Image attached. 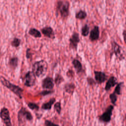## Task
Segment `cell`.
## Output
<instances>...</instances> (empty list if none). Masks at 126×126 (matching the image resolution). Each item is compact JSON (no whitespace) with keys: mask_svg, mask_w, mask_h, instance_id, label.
I'll return each mask as SVG.
<instances>
[{"mask_svg":"<svg viewBox=\"0 0 126 126\" xmlns=\"http://www.w3.org/2000/svg\"><path fill=\"white\" fill-rule=\"evenodd\" d=\"M21 43V40L18 38H14L11 42V45L14 47H18Z\"/></svg>","mask_w":126,"mask_h":126,"instance_id":"d4e9b609","label":"cell"},{"mask_svg":"<svg viewBox=\"0 0 126 126\" xmlns=\"http://www.w3.org/2000/svg\"><path fill=\"white\" fill-rule=\"evenodd\" d=\"M54 109L56 111V112L59 114H60L61 112V104L60 102H56L54 105Z\"/></svg>","mask_w":126,"mask_h":126,"instance_id":"4316f807","label":"cell"},{"mask_svg":"<svg viewBox=\"0 0 126 126\" xmlns=\"http://www.w3.org/2000/svg\"><path fill=\"white\" fill-rule=\"evenodd\" d=\"M90 32V28L86 24L84 25L81 29V34L83 36H87L88 35Z\"/></svg>","mask_w":126,"mask_h":126,"instance_id":"7402d4cb","label":"cell"},{"mask_svg":"<svg viewBox=\"0 0 126 126\" xmlns=\"http://www.w3.org/2000/svg\"><path fill=\"white\" fill-rule=\"evenodd\" d=\"M72 64L74 66V68L75 69L76 72L79 74L83 71V66L81 63V62L77 60V59H74L72 61Z\"/></svg>","mask_w":126,"mask_h":126,"instance_id":"9a60e30c","label":"cell"},{"mask_svg":"<svg viewBox=\"0 0 126 126\" xmlns=\"http://www.w3.org/2000/svg\"><path fill=\"white\" fill-rule=\"evenodd\" d=\"M0 118L6 126H12L9 112L7 108L3 107L1 109L0 111Z\"/></svg>","mask_w":126,"mask_h":126,"instance_id":"8992f818","label":"cell"},{"mask_svg":"<svg viewBox=\"0 0 126 126\" xmlns=\"http://www.w3.org/2000/svg\"><path fill=\"white\" fill-rule=\"evenodd\" d=\"M0 81L3 86L9 89L11 92L14 93L20 98L22 97V93L23 92V90L20 87L12 84L11 82H10L8 80H6L4 77L2 76H0Z\"/></svg>","mask_w":126,"mask_h":126,"instance_id":"7a4b0ae2","label":"cell"},{"mask_svg":"<svg viewBox=\"0 0 126 126\" xmlns=\"http://www.w3.org/2000/svg\"><path fill=\"white\" fill-rule=\"evenodd\" d=\"M67 76L69 77H73L74 75V72L72 70H68L66 73Z\"/></svg>","mask_w":126,"mask_h":126,"instance_id":"f546056e","label":"cell"},{"mask_svg":"<svg viewBox=\"0 0 126 126\" xmlns=\"http://www.w3.org/2000/svg\"><path fill=\"white\" fill-rule=\"evenodd\" d=\"M111 56L114 54L116 57L120 61L124 60L125 57L123 54L122 51V49L119 44H118L115 40H112L111 42Z\"/></svg>","mask_w":126,"mask_h":126,"instance_id":"5b68a950","label":"cell"},{"mask_svg":"<svg viewBox=\"0 0 126 126\" xmlns=\"http://www.w3.org/2000/svg\"><path fill=\"white\" fill-rule=\"evenodd\" d=\"M18 58L16 57H13L9 60L8 64L11 68L15 69L18 65Z\"/></svg>","mask_w":126,"mask_h":126,"instance_id":"ac0fdd59","label":"cell"},{"mask_svg":"<svg viewBox=\"0 0 126 126\" xmlns=\"http://www.w3.org/2000/svg\"><path fill=\"white\" fill-rule=\"evenodd\" d=\"M124 85V82H120L118 83L116 87L114 89V91L113 92L117 95H121V89L122 86Z\"/></svg>","mask_w":126,"mask_h":126,"instance_id":"44dd1931","label":"cell"},{"mask_svg":"<svg viewBox=\"0 0 126 126\" xmlns=\"http://www.w3.org/2000/svg\"><path fill=\"white\" fill-rule=\"evenodd\" d=\"M54 83L53 79L51 77H47L44 79L42 83V87L44 89H52L54 88Z\"/></svg>","mask_w":126,"mask_h":126,"instance_id":"7c38bea8","label":"cell"},{"mask_svg":"<svg viewBox=\"0 0 126 126\" xmlns=\"http://www.w3.org/2000/svg\"><path fill=\"white\" fill-rule=\"evenodd\" d=\"M33 117L30 111L26 108L22 107L18 112V120L20 125L24 124L27 121H31Z\"/></svg>","mask_w":126,"mask_h":126,"instance_id":"277c9868","label":"cell"},{"mask_svg":"<svg viewBox=\"0 0 126 126\" xmlns=\"http://www.w3.org/2000/svg\"><path fill=\"white\" fill-rule=\"evenodd\" d=\"M56 99L55 98H52L49 101L46 103H44L42 104L41 108L43 110H50L51 109L52 105L55 102Z\"/></svg>","mask_w":126,"mask_h":126,"instance_id":"e0dca14e","label":"cell"},{"mask_svg":"<svg viewBox=\"0 0 126 126\" xmlns=\"http://www.w3.org/2000/svg\"><path fill=\"white\" fill-rule=\"evenodd\" d=\"M87 81L88 84L90 85V86H94L96 84V81H95V80L94 79H93L92 77H88L87 78Z\"/></svg>","mask_w":126,"mask_h":126,"instance_id":"83f0119b","label":"cell"},{"mask_svg":"<svg viewBox=\"0 0 126 126\" xmlns=\"http://www.w3.org/2000/svg\"><path fill=\"white\" fill-rule=\"evenodd\" d=\"M99 37V29L97 26H94L91 31L89 35L90 40L93 42L98 39Z\"/></svg>","mask_w":126,"mask_h":126,"instance_id":"8fae6325","label":"cell"},{"mask_svg":"<svg viewBox=\"0 0 126 126\" xmlns=\"http://www.w3.org/2000/svg\"><path fill=\"white\" fill-rule=\"evenodd\" d=\"M117 79L114 76H111L106 82L105 86V90L106 91H109L112 87L118 84Z\"/></svg>","mask_w":126,"mask_h":126,"instance_id":"4fadbf2b","label":"cell"},{"mask_svg":"<svg viewBox=\"0 0 126 126\" xmlns=\"http://www.w3.org/2000/svg\"><path fill=\"white\" fill-rule=\"evenodd\" d=\"M109 98H110L111 103L114 105H115L116 101L117 100V95L116 94H114V93H112L111 94H110Z\"/></svg>","mask_w":126,"mask_h":126,"instance_id":"cb8c5ba5","label":"cell"},{"mask_svg":"<svg viewBox=\"0 0 126 126\" xmlns=\"http://www.w3.org/2000/svg\"><path fill=\"white\" fill-rule=\"evenodd\" d=\"M69 2L68 1H58L57 4V10L63 18H66L69 14Z\"/></svg>","mask_w":126,"mask_h":126,"instance_id":"3957f363","label":"cell"},{"mask_svg":"<svg viewBox=\"0 0 126 126\" xmlns=\"http://www.w3.org/2000/svg\"><path fill=\"white\" fill-rule=\"evenodd\" d=\"M80 42L79 35L78 33L74 32L69 38V47L71 49L76 50L78 43Z\"/></svg>","mask_w":126,"mask_h":126,"instance_id":"9c48e42d","label":"cell"},{"mask_svg":"<svg viewBox=\"0 0 126 126\" xmlns=\"http://www.w3.org/2000/svg\"><path fill=\"white\" fill-rule=\"evenodd\" d=\"M87 16V13L84 10H81L76 13L75 15V18L78 19L83 20L85 19Z\"/></svg>","mask_w":126,"mask_h":126,"instance_id":"ffe728a7","label":"cell"},{"mask_svg":"<svg viewBox=\"0 0 126 126\" xmlns=\"http://www.w3.org/2000/svg\"><path fill=\"white\" fill-rule=\"evenodd\" d=\"M29 33L34 37H40L41 36V32L34 28H31L29 31Z\"/></svg>","mask_w":126,"mask_h":126,"instance_id":"d6986e66","label":"cell"},{"mask_svg":"<svg viewBox=\"0 0 126 126\" xmlns=\"http://www.w3.org/2000/svg\"><path fill=\"white\" fill-rule=\"evenodd\" d=\"M30 49H28L26 51V56L28 59H29L31 58V57L32 56V54L31 53L30 51Z\"/></svg>","mask_w":126,"mask_h":126,"instance_id":"4dcf8cb0","label":"cell"},{"mask_svg":"<svg viewBox=\"0 0 126 126\" xmlns=\"http://www.w3.org/2000/svg\"><path fill=\"white\" fill-rule=\"evenodd\" d=\"M41 32L44 35V36L49 38L53 39L55 37L54 31L53 29L50 27H44L41 30Z\"/></svg>","mask_w":126,"mask_h":126,"instance_id":"5bb4252c","label":"cell"},{"mask_svg":"<svg viewBox=\"0 0 126 126\" xmlns=\"http://www.w3.org/2000/svg\"><path fill=\"white\" fill-rule=\"evenodd\" d=\"M94 72L95 81L97 84H101L107 80L108 76L104 72L94 70Z\"/></svg>","mask_w":126,"mask_h":126,"instance_id":"30bf717a","label":"cell"},{"mask_svg":"<svg viewBox=\"0 0 126 126\" xmlns=\"http://www.w3.org/2000/svg\"><path fill=\"white\" fill-rule=\"evenodd\" d=\"M64 81L63 78L61 75L57 74L56 75L55 78V83L57 85H60L61 83H62Z\"/></svg>","mask_w":126,"mask_h":126,"instance_id":"603a6c76","label":"cell"},{"mask_svg":"<svg viewBox=\"0 0 126 126\" xmlns=\"http://www.w3.org/2000/svg\"><path fill=\"white\" fill-rule=\"evenodd\" d=\"M48 68L47 63L42 60L35 62L32 65V71L37 77H42L46 74Z\"/></svg>","mask_w":126,"mask_h":126,"instance_id":"6da1fadb","label":"cell"},{"mask_svg":"<svg viewBox=\"0 0 126 126\" xmlns=\"http://www.w3.org/2000/svg\"><path fill=\"white\" fill-rule=\"evenodd\" d=\"M36 80L35 75L32 71H28L23 79L24 84L27 87H32L34 85Z\"/></svg>","mask_w":126,"mask_h":126,"instance_id":"52a82bcc","label":"cell"},{"mask_svg":"<svg viewBox=\"0 0 126 126\" xmlns=\"http://www.w3.org/2000/svg\"><path fill=\"white\" fill-rule=\"evenodd\" d=\"M122 34H123V36L124 42H125V44H126V30H124L123 31Z\"/></svg>","mask_w":126,"mask_h":126,"instance_id":"1f68e13d","label":"cell"},{"mask_svg":"<svg viewBox=\"0 0 126 126\" xmlns=\"http://www.w3.org/2000/svg\"><path fill=\"white\" fill-rule=\"evenodd\" d=\"M114 109V106L110 105H109L106 108L105 112L99 117V120L104 123H108L110 121L112 112Z\"/></svg>","mask_w":126,"mask_h":126,"instance_id":"ba28073f","label":"cell"},{"mask_svg":"<svg viewBox=\"0 0 126 126\" xmlns=\"http://www.w3.org/2000/svg\"><path fill=\"white\" fill-rule=\"evenodd\" d=\"M75 89V85L73 83H67L64 85V89L65 91L71 94H72Z\"/></svg>","mask_w":126,"mask_h":126,"instance_id":"2e32d148","label":"cell"},{"mask_svg":"<svg viewBox=\"0 0 126 126\" xmlns=\"http://www.w3.org/2000/svg\"><path fill=\"white\" fill-rule=\"evenodd\" d=\"M44 126H59L49 120H46L44 121Z\"/></svg>","mask_w":126,"mask_h":126,"instance_id":"f1b7e54d","label":"cell"},{"mask_svg":"<svg viewBox=\"0 0 126 126\" xmlns=\"http://www.w3.org/2000/svg\"><path fill=\"white\" fill-rule=\"evenodd\" d=\"M28 106L32 110H38L39 106L38 105L33 102H29L28 103Z\"/></svg>","mask_w":126,"mask_h":126,"instance_id":"484cf974","label":"cell"},{"mask_svg":"<svg viewBox=\"0 0 126 126\" xmlns=\"http://www.w3.org/2000/svg\"><path fill=\"white\" fill-rule=\"evenodd\" d=\"M50 93H52V92H51L50 91H44L40 93L41 95H47Z\"/></svg>","mask_w":126,"mask_h":126,"instance_id":"d6a6232c","label":"cell"}]
</instances>
